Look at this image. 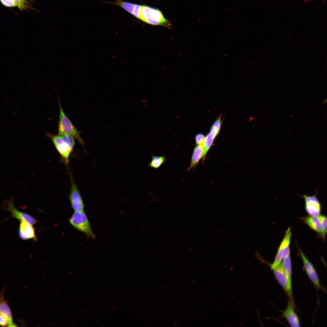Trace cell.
<instances>
[{
    "mask_svg": "<svg viewBox=\"0 0 327 327\" xmlns=\"http://www.w3.org/2000/svg\"><path fill=\"white\" fill-rule=\"evenodd\" d=\"M139 19L151 25L171 27L170 21L165 18L160 10L147 5H142Z\"/></svg>",
    "mask_w": 327,
    "mask_h": 327,
    "instance_id": "obj_1",
    "label": "cell"
},
{
    "mask_svg": "<svg viewBox=\"0 0 327 327\" xmlns=\"http://www.w3.org/2000/svg\"><path fill=\"white\" fill-rule=\"evenodd\" d=\"M58 98L59 108L58 134L60 135H67L72 136L78 140L84 150H85L84 147L85 143L80 136L81 132L75 127L65 114L61 104L59 96H58Z\"/></svg>",
    "mask_w": 327,
    "mask_h": 327,
    "instance_id": "obj_2",
    "label": "cell"
},
{
    "mask_svg": "<svg viewBox=\"0 0 327 327\" xmlns=\"http://www.w3.org/2000/svg\"><path fill=\"white\" fill-rule=\"evenodd\" d=\"M69 221L74 227L84 233L88 237L95 238L90 223L84 211L75 212Z\"/></svg>",
    "mask_w": 327,
    "mask_h": 327,
    "instance_id": "obj_3",
    "label": "cell"
},
{
    "mask_svg": "<svg viewBox=\"0 0 327 327\" xmlns=\"http://www.w3.org/2000/svg\"><path fill=\"white\" fill-rule=\"evenodd\" d=\"M46 137L51 140L61 156V161L65 164L69 163V156L72 151L60 135L53 134L49 132L45 133Z\"/></svg>",
    "mask_w": 327,
    "mask_h": 327,
    "instance_id": "obj_4",
    "label": "cell"
},
{
    "mask_svg": "<svg viewBox=\"0 0 327 327\" xmlns=\"http://www.w3.org/2000/svg\"><path fill=\"white\" fill-rule=\"evenodd\" d=\"M291 236L290 229L289 228L286 230L284 238L279 249L273 263L271 265L272 269L280 263L282 259L290 255L289 245Z\"/></svg>",
    "mask_w": 327,
    "mask_h": 327,
    "instance_id": "obj_5",
    "label": "cell"
},
{
    "mask_svg": "<svg viewBox=\"0 0 327 327\" xmlns=\"http://www.w3.org/2000/svg\"><path fill=\"white\" fill-rule=\"evenodd\" d=\"M14 198L12 197L6 199L4 203V208L6 211H9L11 213V216L14 217L21 221H25L32 225L37 222V220L31 215L17 210L14 205Z\"/></svg>",
    "mask_w": 327,
    "mask_h": 327,
    "instance_id": "obj_6",
    "label": "cell"
},
{
    "mask_svg": "<svg viewBox=\"0 0 327 327\" xmlns=\"http://www.w3.org/2000/svg\"><path fill=\"white\" fill-rule=\"evenodd\" d=\"M305 223L311 228L322 234L323 237L327 232V219H321L318 216H309L303 218Z\"/></svg>",
    "mask_w": 327,
    "mask_h": 327,
    "instance_id": "obj_7",
    "label": "cell"
},
{
    "mask_svg": "<svg viewBox=\"0 0 327 327\" xmlns=\"http://www.w3.org/2000/svg\"><path fill=\"white\" fill-rule=\"evenodd\" d=\"M299 252L305 271L310 280L317 289L324 290V288L320 283L317 273L313 265L300 249Z\"/></svg>",
    "mask_w": 327,
    "mask_h": 327,
    "instance_id": "obj_8",
    "label": "cell"
},
{
    "mask_svg": "<svg viewBox=\"0 0 327 327\" xmlns=\"http://www.w3.org/2000/svg\"><path fill=\"white\" fill-rule=\"evenodd\" d=\"M302 197L305 202V210L310 216H317L321 210V205L316 195H304Z\"/></svg>",
    "mask_w": 327,
    "mask_h": 327,
    "instance_id": "obj_9",
    "label": "cell"
},
{
    "mask_svg": "<svg viewBox=\"0 0 327 327\" xmlns=\"http://www.w3.org/2000/svg\"><path fill=\"white\" fill-rule=\"evenodd\" d=\"M221 117L220 116L213 123L210 132L205 138L202 143L203 157L210 148L215 138L219 132L221 127Z\"/></svg>",
    "mask_w": 327,
    "mask_h": 327,
    "instance_id": "obj_10",
    "label": "cell"
},
{
    "mask_svg": "<svg viewBox=\"0 0 327 327\" xmlns=\"http://www.w3.org/2000/svg\"><path fill=\"white\" fill-rule=\"evenodd\" d=\"M69 197L72 208L75 211H84V205L81 194L72 178Z\"/></svg>",
    "mask_w": 327,
    "mask_h": 327,
    "instance_id": "obj_11",
    "label": "cell"
},
{
    "mask_svg": "<svg viewBox=\"0 0 327 327\" xmlns=\"http://www.w3.org/2000/svg\"><path fill=\"white\" fill-rule=\"evenodd\" d=\"M282 316L286 319L291 326H300L299 319L294 310L292 299H289L287 308L283 312Z\"/></svg>",
    "mask_w": 327,
    "mask_h": 327,
    "instance_id": "obj_12",
    "label": "cell"
},
{
    "mask_svg": "<svg viewBox=\"0 0 327 327\" xmlns=\"http://www.w3.org/2000/svg\"><path fill=\"white\" fill-rule=\"evenodd\" d=\"M20 222L18 231L20 238L23 240L32 239L36 241L37 238L33 225L23 220Z\"/></svg>",
    "mask_w": 327,
    "mask_h": 327,
    "instance_id": "obj_13",
    "label": "cell"
},
{
    "mask_svg": "<svg viewBox=\"0 0 327 327\" xmlns=\"http://www.w3.org/2000/svg\"><path fill=\"white\" fill-rule=\"evenodd\" d=\"M106 3L118 5L130 13L136 18L139 19L142 5L125 2L121 0H115L114 2H106Z\"/></svg>",
    "mask_w": 327,
    "mask_h": 327,
    "instance_id": "obj_14",
    "label": "cell"
},
{
    "mask_svg": "<svg viewBox=\"0 0 327 327\" xmlns=\"http://www.w3.org/2000/svg\"><path fill=\"white\" fill-rule=\"evenodd\" d=\"M4 288L2 292L0 291V313L4 316L8 322V327H16L13 322L12 312L9 306L7 301L5 299Z\"/></svg>",
    "mask_w": 327,
    "mask_h": 327,
    "instance_id": "obj_15",
    "label": "cell"
},
{
    "mask_svg": "<svg viewBox=\"0 0 327 327\" xmlns=\"http://www.w3.org/2000/svg\"><path fill=\"white\" fill-rule=\"evenodd\" d=\"M282 263L285 270L287 281V290L286 292L289 298L292 299L291 282L292 269L291 259L290 255L283 258Z\"/></svg>",
    "mask_w": 327,
    "mask_h": 327,
    "instance_id": "obj_16",
    "label": "cell"
},
{
    "mask_svg": "<svg viewBox=\"0 0 327 327\" xmlns=\"http://www.w3.org/2000/svg\"><path fill=\"white\" fill-rule=\"evenodd\" d=\"M274 274L279 284L287 292V281L286 274L282 264L281 263L278 266L272 269Z\"/></svg>",
    "mask_w": 327,
    "mask_h": 327,
    "instance_id": "obj_17",
    "label": "cell"
},
{
    "mask_svg": "<svg viewBox=\"0 0 327 327\" xmlns=\"http://www.w3.org/2000/svg\"><path fill=\"white\" fill-rule=\"evenodd\" d=\"M203 157V152L202 143L195 148L193 152L190 165L187 170L194 168L197 164L200 159Z\"/></svg>",
    "mask_w": 327,
    "mask_h": 327,
    "instance_id": "obj_18",
    "label": "cell"
},
{
    "mask_svg": "<svg viewBox=\"0 0 327 327\" xmlns=\"http://www.w3.org/2000/svg\"><path fill=\"white\" fill-rule=\"evenodd\" d=\"M165 157L163 156H154L149 164L151 167L154 168H159L164 162Z\"/></svg>",
    "mask_w": 327,
    "mask_h": 327,
    "instance_id": "obj_19",
    "label": "cell"
},
{
    "mask_svg": "<svg viewBox=\"0 0 327 327\" xmlns=\"http://www.w3.org/2000/svg\"><path fill=\"white\" fill-rule=\"evenodd\" d=\"M60 136L63 140L67 144L70 149L72 151L75 145L74 138L72 136L67 135H61Z\"/></svg>",
    "mask_w": 327,
    "mask_h": 327,
    "instance_id": "obj_20",
    "label": "cell"
},
{
    "mask_svg": "<svg viewBox=\"0 0 327 327\" xmlns=\"http://www.w3.org/2000/svg\"><path fill=\"white\" fill-rule=\"evenodd\" d=\"M0 1L3 5L6 7L17 6L16 4L12 0H0Z\"/></svg>",
    "mask_w": 327,
    "mask_h": 327,
    "instance_id": "obj_21",
    "label": "cell"
},
{
    "mask_svg": "<svg viewBox=\"0 0 327 327\" xmlns=\"http://www.w3.org/2000/svg\"><path fill=\"white\" fill-rule=\"evenodd\" d=\"M15 2L17 4V6L20 9L22 10L26 8L25 5V0H12Z\"/></svg>",
    "mask_w": 327,
    "mask_h": 327,
    "instance_id": "obj_22",
    "label": "cell"
},
{
    "mask_svg": "<svg viewBox=\"0 0 327 327\" xmlns=\"http://www.w3.org/2000/svg\"><path fill=\"white\" fill-rule=\"evenodd\" d=\"M205 138V136L203 134L201 133L198 134L196 135L195 138L196 144L197 145L202 144Z\"/></svg>",
    "mask_w": 327,
    "mask_h": 327,
    "instance_id": "obj_23",
    "label": "cell"
},
{
    "mask_svg": "<svg viewBox=\"0 0 327 327\" xmlns=\"http://www.w3.org/2000/svg\"><path fill=\"white\" fill-rule=\"evenodd\" d=\"M8 322L7 319L0 313V326L2 327L8 326Z\"/></svg>",
    "mask_w": 327,
    "mask_h": 327,
    "instance_id": "obj_24",
    "label": "cell"
}]
</instances>
